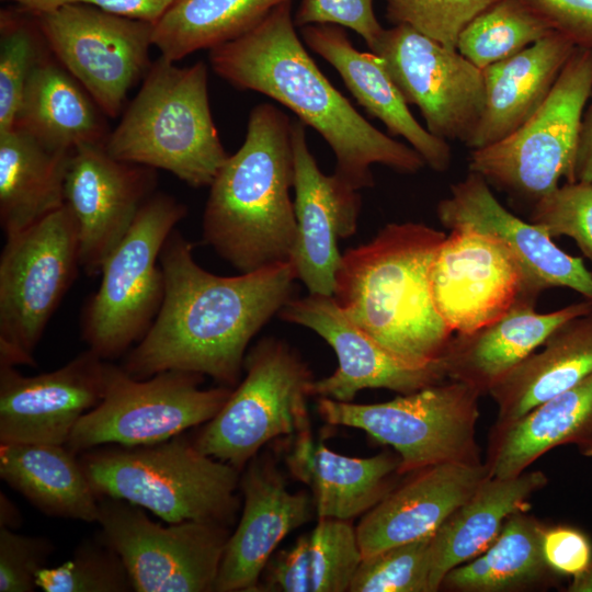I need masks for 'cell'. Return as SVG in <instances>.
Instances as JSON below:
<instances>
[{
    "label": "cell",
    "mask_w": 592,
    "mask_h": 592,
    "mask_svg": "<svg viewBox=\"0 0 592 592\" xmlns=\"http://www.w3.org/2000/svg\"><path fill=\"white\" fill-rule=\"evenodd\" d=\"M160 265L162 305L148 332L126 353L123 369L136 379L183 371L235 386L250 341L292 298L297 280L292 261L215 275L195 262L193 244L174 229Z\"/></svg>",
    "instance_id": "6da1fadb"
},
{
    "label": "cell",
    "mask_w": 592,
    "mask_h": 592,
    "mask_svg": "<svg viewBox=\"0 0 592 592\" xmlns=\"http://www.w3.org/2000/svg\"><path fill=\"white\" fill-rule=\"evenodd\" d=\"M295 25L292 2L280 4L244 35L210 49L212 69L237 89L275 100L314 128L335 156L334 174L354 190L374 185L371 167L376 163L419 172L423 158L355 110L320 71Z\"/></svg>",
    "instance_id": "7a4b0ae2"
},
{
    "label": "cell",
    "mask_w": 592,
    "mask_h": 592,
    "mask_svg": "<svg viewBox=\"0 0 592 592\" xmlns=\"http://www.w3.org/2000/svg\"><path fill=\"white\" fill-rule=\"evenodd\" d=\"M446 234L422 223H391L367 243L346 250L333 299L361 330L413 362L441 358L454 333L440 316L431 267Z\"/></svg>",
    "instance_id": "3957f363"
},
{
    "label": "cell",
    "mask_w": 592,
    "mask_h": 592,
    "mask_svg": "<svg viewBox=\"0 0 592 592\" xmlns=\"http://www.w3.org/2000/svg\"><path fill=\"white\" fill-rule=\"evenodd\" d=\"M292 123L271 103L255 105L243 144L209 185L203 240L241 273L291 259L297 229Z\"/></svg>",
    "instance_id": "277c9868"
},
{
    "label": "cell",
    "mask_w": 592,
    "mask_h": 592,
    "mask_svg": "<svg viewBox=\"0 0 592 592\" xmlns=\"http://www.w3.org/2000/svg\"><path fill=\"white\" fill-rule=\"evenodd\" d=\"M105 149L118 160L166 170L192 187L209 186L229 155L210 112L207 65L156 59Z\"/></svg>",
    "instance_id": "5b68a950"
},
{
    "label": "cell",
    "mask_w": 592,
    "mask_h": 592,
    "mask_svg": "<svg viewBox=\"0 0 592 592\" xmlns=\"http://www.w3.org/2000/svg\"><path fill=\"white\" fill-rule=\"evenodd\" d=\"M96 496L121 499L167 523L229 525L238 510L240 470L180 435L139 446L103 445L80 454Z\"/></svg>",
    "instance_id": "8992f818"
},
{
    "label": "cell",
    "mask_w": 592,
    "mask_h": 592,
    "mask_svg": "<svg viewBox=\"0 0 592 592\" xmlns=\"http://www.w3.org/2000/svg\"><path fill=\"white\" fill-rule=\"evenodd\" d=\"M186 212L173 196L155 192L104 261L99 289L81 317L83 341L103 360L127 353L153 323L166 289L160 253Z\"/></svg>",
    "instance_id": "52a82bcc"
},
{
    "label": "cell",
    "mask_w": 592,
    "mask_h": 592,
    "mask_svg": "<svg viewBox=\"0 0 592 592\" xmlns=\"http://www.w3.org/2000/svg\"><path fill=\"white\" fill-rule=\"evenodd\" d=\"M480 396L469 385L448 379L377 403L320 397L317 409L326 423L362 430L394 447L401 475L445 463L480 464Z\"/></svg>",
    "instance_id": "ba28073f"
},
{
    "label": "cell",
    "mask_w": 592,
    "mask_h": 592,
    "mask_svg": "<svg viewBox=\"0 0 592 592\" xmlns=\"http://www.w3.org/2000/svg\"><path fill=\"white\" fill-rule=\"evenodd\" d=\"M592 92V48L576 47L542 106L503 139L474 149L468 169L490 186L535 204L573 182L581 118Z\"/></svg>",
    "instance_id": "9c48e42d"
},
{
    "label": "cell",
    "mask_w": 592,
    "mask_h": 592,
    "mask_svg": "<svg viewBox=\"0 0 592 592\" xmlns=\"http://www.w3.org/2000/svg\"><path fill=\"white\" fill-rule=\"evenodd\" d=\"M246 376L194 445L240 471L270 441L310 428L312 375L285 341L264 338L246 354Z\"/></svg>",
    "instance_id": "30bf717a"
},
{
    "label": "cell",
    "mask_w": 592,
    "mask_h": 592,
    "mask_svg": "<svg viewBox=\"0 0 592 592\" xmlns=\"http://www.w3.org/2000/svg\"><path fill=\"white\" fill-rule=\"evenodd\" d=\"M80 267L67 204L5 238L0 257V364L34 365V351Z\"/></svg>",
    "instance_id": "8fae6325"
},
{
    "label": "cell",
    "mask_w": 592,
    "mask_h": 592,
    "mask_svg": "<svg viewBox=\"0 0 592 592\" xmlns=\"http://www.w3.org/2000/svg\"><path fill=\"white\" fill-rule=\"evenodd\" d=\"M203 377L164 371L136 379L112 364L103 399L80 418L65 445L76 455L103 445H148L206 423L232 389L223 385L202 389Z\"/></svg>",
    "instance_id": "7c38bea8"
},
{
    "label": "cell",
    "mask_w": 592,
    "mask_h": 592,
    "mask_svg": "<svg viewBox=\"0 0 592 592\" xmlns=\"http://www.w3.org/2000/svg\"><path fill=\"white\" fill-rule=\"evenodd\" d=\"M100 537L122 558L136 592H210L228 526L184 521L162 526L130 502L99 498Z\"/></svg>",
    "instance_id": "4fadbf2b"
},
{
    "label": "cell",
    "mask_w": 592,
    "mask_h": 592,
    "mask_svg": "<svg viewBox=\"0 0 592 592\" xmlns=\"http://www.w3.org/2000/svg\"><path fill=\"white\" fill-rule=\"evenodd\" d=\"M35 14L53 56L115 118L152 64L155 25L80 2Z\"/></svg>",
    "instance_id": "5bb4252c"
},
{
    "label": "cell",
    "mask_w": 592,
    "mask_h": 592,
    "mask_svg": "<svg viewBox=\"0 0 592 592\" xmlns=\"http://www.w3.org/2000/svg\"><path fill=\"white\" fill-rule=\"evenodd\" d=\"M369 49L384 60L406 103L419 107L431 134L468 143L485 105L482 69L406 24L384 29Z\"/></svg>",
    "instance_id": "9a60e30c"
},
{
    "label": "cell",
    "mask_w": 592,
    "mask_h": 592,
    "mask_svg": "<svg viewBox=\"0 0 592 592\" xmlns=\"http://www.w3.org/2000/svg\"><path fill=\"white\" fill-rule=\"evenodd\" d=\"M431 291L453 333H467L535 304L542 294L498 239L478 230H449L434 257Z\"/></svg>",
    "instance_id": "2e32d148"
},
{
    "label": "cell",
    "mask_w": 592,
    "mask_h": 592,
    "mask_svg": "<svg viewBox=\"0 0 592 592\" xmlns=\"http://www.w3.org/2000/svg\"><path fill=\"white\" fill-rule=\"evenodd\" d=\"M278 315L284 321L316 332L337 355V369L330 376L312 380L311 396L350 402L367 388L407 395L447 379L443 357L413 363L396 355L356 327L332 296L292 297Z\"/></svg>",
    "instance_id": "e0dca14e"
},
{
    "label": "cell",
    "mask_w": 592,
    "mask_h": 592,
    "mask_svg": "<svg viewBox=\"0 0 592 592\" xmlns=\"http://www.w3.org/2000/svg\"><path fill=\"white\" fill-rule=\"evenodd\" d=\"M156 169L118 160L105 144L77 147L65 178V204L78 226L80 267L94 276L155 193Z\"/></svg>",
    "instance_id": "ac0fdd59"
},
{
    "label": "cell",
    "mask_w": 592,
    "mask_h": 592,
    "mask_svg": "<svg viewBox=\"0 0 592 592\" xmlns=\"http://www.w3.org/2000/svg\"><path fill=\"white\" fill-rule=\"evenodd\" d=\"M111 368L89 349L35 376L0 364V442L65 445L80 418L103 399Z\"/></svg>",
    "instance_id": "d6986e66"
},
{
    "label": "cell",
    "mask_w": 592,
    "mask_h": 592,
    "mask_svg": "<svg viewBox=\"0 0 592 592\" xmlns=\"http://www.w3.org/2000/svg\"><path fill=\"white\" fill-rule=\"evenodd\" d=\"M292 141L297 229L289 260L309 294L332 296L342 258L338 240L356 231L361 195L334 173L319 169L299 119L292 123Z\"/></svg>",
    "instance_id": "ffe728a7"
},
{
    "label": "cell",
    "mask_w": 592,
    "mask_h": 592,
    "mask_svg": "<svg viewBox=\"0 0 592 592\" xmlns=\"http://www.w3.org/2000/svg\"><path fill=\"white\" fill-rule=\"evenodd\" d=\"M243 508L229 535L219 566L216 592H253L277 545L306 524L315 511L305 491L292 492L267 456H254L240 475Z\"/></svg>",
    "instance_id": "44dd1931"
},
{
    "label": "cell",
    "mask_w": 592,
    "mask_h": 592,
    "mask_svg": "<svg viewBox=\"0 0 592 592\" xmlns=\"http://www.w3.org/2000/svg\"><path fill=\"white\" fill-rule=\"evenodd\" d=\"M436 214L449 230L467 227L498 239L540 293L569 288L592 301V274L582 258L568 254L545 230L508 210L481 175L469 171L454 183L449 196L437 204Z\"/></svg>",
    "instance_id": "7402d4cb"
},
{
    "label": "cell",
    "mask_w": 592,
    "mask_h": 592,
    "mask_svg": "<svg viewBox=\"0 0 592 592\" xmlns=\"http://www.w3.org/2000/svg\"><path fill=\"white\" fill-rule=\"evenodd\" d=\"M489 477L485 463H445L415 471L355 526L363 558L432 536Z\"/></svg>",
    "instance_id": "603a6c76"
},
{
    "label": "cell",
    "mask_w": 592,
    "mask_h": 592,
    "mask_svg": "<svg viewBox=\"0 0 592 592\" xmlns=\"http://www.w3.org/2000/svg\"><path fill=\"white\" fill-rule=\"evenodd\" d=\"M300 34L304 43L339 72L357 103L379 119L391 136L405 138L432 170L445 172L449 168V145L414 118L379 56L357 50L338 25H306Z\"/></svg>",
    "instance_id": "cb8c5ba5"
},
{
    "label": "cell",
    "mask_w": 592,
    "mask_h": 592,
    "mask_svg": "<svg viewBox=\"0 0 592 592\" xmlns=\"http://www.w3.org/2000/svg\"><path fill=\"white\" fill-rule=\"evenodd\" d=\"M576 47L565 35L551 31L522 52L482 69L483 111L465 146L474 150L492 145L531 118Z\"/></svg>",
    "instance_id": "d4e9b609"
},
{
    "label": "cell",
    "mask_w": 592,
    "mask_h": 592,
    "mask_svg": "<svg viewBox=\"0 0 592 592\" xmlns=\"http://www.w3.org/2000/svg\"><path fill=\"white\" fill-rule=\"evenodd\" d=\"M592 311L583 299L549 312L535 304L513 308L500 319L467 333H454L442 356L447 379L462 382L480 395L538 349L567 320Z\"/></svg>",
    "instance_id": "484cf974"
},
{
    "label": "cell",
    "mask_w": 592,
    "mask_h": 592,
    "mask_svg": "<svg viewBox=\"0 0 592 592\" xmlns=\"http://www.w3.org/2000/svg\"><path fill=\"white\" fill-rule=\"evenodd\" d=\"M294 439L286 464L293 477L310 488L318 519L353 520L365 514L392 489V476L399 475L398 455H342L315 442L310 428Z\"/></svg>",
    "instance_id": "4316f807"
},
{
    "label": "cell",
    "mask_w": 592,
    "mask_h": 592,
    "mask_svg": "<svg viewBox=\"0 0 592 592\" xmlns=\"http://www.w3.org/2000/svg\"><path fill=\"white\" fill-rule=\"evenodd\" d=\"M561 445L592 458V373L513 423L493 426L485 465L491 478L515 477Z\"/></svg>",
    "instance_id": "83f0119b"
},
{
    "label": "cell",
    "mask_w": 592,
    "mask_h": 592,
    "mask_svg": "<svg viewBox=\"0 0 592 592\" xmlns=\"http://www.w3.org/2000/svg\"><path fill=\"white\" fill-rule=\"evenodd\" d=\"M488 391L504 426L592 373V311L558 326L539 346Z\"/></svg>",
    "instance_id": "f1b7e54d"
},
{
    "label": "cell",
    "mask_w": 592,
    "mask_h": 592,
    "mask_svg": "<svg viewBox=\"0 0 592 592\" xmlns=\"http://www.w3.org/2000/svg\"><path fill=\"white\" fill-rule=\"evenodd\" d=\"M106 117L49 52L29 77L13 127L49 149L71 152L81 145L105 144L111 132Z\"/></svg>",
    "instance_id": "f546056e"
},
{
    "label": "cell",
    "mask_w": 592,
    "mask_h": 592,
    "mask_svg": "<svg viewBox=\"0 0 592 592\" xmlns=\"http://www.w3.org/2000/svg\"><path fill=\"white\" fill-rule=\"evenodd\" d=\"M547 481L540 470H525L511 478L486 479L432 535L431 592L441 589L453 568L483 553L510 515L527 511L530 498Z\"/></svg>",
    "instance_id": "4dcf8cb0"
},
{
    "label": "cell",
    "mask_w": 592,
    "mask_h": 592,
    "mask_svg": "<svg viewBox=\"0 0 592 592\" xmlns=\"http://www.w3.org/2000/svg\"><path fill=\"white\" fill-rule=\"evenodd\" d=\"M0 477L48 516L98 521L99 497L66 445L0 442Z\"/></svg>",
    "instance_id": "1f68e13d"
},
{
    "label": "cell",
    "mask_w": 592,
    "mask_h": 592,
    "mask_svg": "<svg viewBox=\"0 0 592 592\" xmlns=\"http://www.w3.org/2000/svg\"><path fill=\"white\" fill-rule=\"evenodd\" d=\"M71 152L49 149L14 127L0 134V226L4 238L65 205Z\"/></svg>",
    "instance_id": "d6a6232c"
},
{
    "label": "cell",
    "mask_w": 592,
    "mask_h": 592,
    "mask_svg": "<svg viewBox=\"0 0 592 592\" xmlns=\"http://www.w3.org/2000/svg\"><path fill=\"white\" fill-rule=\"evenodd\" d=\"M545 527L527 511L513 513L480 555L453 568L441 588L462 592L515 591L554 572L543 553Z\"/></svg>",
    "instance_id": "836d02e7"
},
{
    "label": "cell",
    "mask_w": 592,
    "mask_h": 592,
    "mask_svg": "<svg viewBox=\"0 0 592 592\" xmlns=\"http://www.w3.org/2000/svg\"><path fill=\"white\" fill-rule=\"evenodd\" d=\"M285 2L293 0H178L155 24L152 44L177 62L244 35Z\"/></svg>",
    "instance_id": "e575fe53"
},
{
    "label": "cell",
    "mask_w": 592,
    "mask_h": 592,
    "mask_svg": "<svg viewBox=\"0 0 592 592\" xmlns=\"http://www.w3.org/2000/svg\"><path fill=\"white\" fill-rule=\"evenodd\" d=\"M550 32L522 0H496L463 27L456 50L485 69L522 52Z\"/></svg>",
    "instance_id": "d590c367"
},
{
    "label": "cell",
    "mask_w": 592,
    "mask_h": 592,
    "mask_svg": "<svg viewBox=\"0 0 592 592\" xmlns=\"http://www.w3.org/2000/svg\"><path fill=\"white\" fill-rule=\"evenodd\" d=\"M50 50L36 14L22 8L0 13V134L13 128L33 69Z\"/></svg>",
    "instance_id": "8d00e7d4"
},
{
    "label": "cell",
    "mask_w": 592,
    "mask_h": 592,
    "mask_svg": "<svg viewBox=\"0 0 592 592\" xmlns=\"http://www.w3.org/2000/svg\"><path fill=\"white\" fill-rule=\"evenodd\" d=\"M36 584L45 592L133 591L122 558L100 536L82 542L61 565L39 570Z\"/></svg>",
    "instance_id": "74e56055"
},
{
    "label": "cell",
    "mask_w": 592,
    "mask_h": 592,
    "mask_svg": "<svg viewBox=\"0 0 592 592\" xmlns=\"http://www.w3.org/2000/svg\"><path fill=\"white\" fill-rule=\"evenodd\" d=\"M362 559L352 520L320 517L307 533L311 592L349 591Z\"/></svg>",
    "instance_id": "f35d334b"
},
{
    "label": "cell",
    "mask_w": 592,
    "mask_h": 592,
    "mask_svg": "<svg viewBox=\"0 0 592 592\" xmlns=\"http://www.w3.org/2000/svg\"><path fill=\"white\" fill-rule=\"evenodd\" d=\"M432 536L364 557L350 592H431Z\"/></svg>",
    "instance_id": "ab89813d"
},
{
    "label": "cell",
    "mask_w": 592,
    "mask_h": 592,
    "mask_svg": "<svg viewBox=\"0 0 592 592\" xmlns=\"http://www.w3.org/2000/svg\"><path fill=\"white\" fill-rule=\"evenodd\" d=\"M528 221L551 238H571L591 264L592 183L566 182L532 205Z\"/></svg>",
    "instance_id": "60d3db41"
},
{
    "label": "cell",
    "mask_w": 592,
    "mask_h": 592,
    "mask_svg": "<svg viewBox=\"0 0 592 592\" xmlns=\"http://www.w3.org/2000/svg\"><path fill=\"white\" fill-rule=\"evenodd\" d=\"M496 0H386V16L456 49L463 27Z\"/></svg>",
    "instance_id": "b9f144b4"
},
{
    "label": "cell",
    "mask_w": 592,
    "mask_h": 592,
    "mask_svg": "<svg viewBox=\"0 0 592 592\" xmlns=\"http://www.w3.org/2000/svg\"><path fill=\"white\" fill-rule=\"evenodd\" d=\"M53 543L0 527V592H33L36 574L47 567Z\"/></svg>",
    "instance_id": "7bdbcfd3"
},
{
    "label": "cell",
    "mask_w": 592,
    "mask_h": 592,
    "mask_svg": "<svg viewBox=\"0 0 592 592\" xmlns=\"http://www.w3.org/2000/svg\"><path fill=\"white\" fill-rule=\"evenodd\" d=\"M374 0H300L294 16L296 25L333 24L357 33L368 48L384 27L378 22Z\"/></svg>",
    "instance_id": "ee69618b"
},
{
    "label": "cell",
    "mask_w": 592,
    "mask_h": 592,
    "mask_svg": "<svg viewBox=\"0 0 592 592\" xmlns=\"http://www.w3.org/2000/svg\"><path fill=\"white\" fill-rule=\"evenodd\" d=\"M542 544L545 560L554 572L573 579L584 573L592 563V544L576 527H545Z\"/></svg>",
    "instance_id": "f6af8a7d"
},
{
    "label": "cell",
    "mask_w": 592,
    "mask_h": 592,
    "mask_svg": "<svg viewBox=\"0 0 592 592\" xmlns=\"http://www.w3.org/2000/svg\"><path fill=\"white\" fill-rule=\"evenodd\" d=\"M551 31L592 48V0H522Z\"/></svg>",
    "instance_id": "bcb514c9"
},
{
    "label": "cell",
    "mask_w": 592,
    "mask_h": 592,
    "mask_svg": "<svg viewBox=\"0 0 592 592\" xmlns=\"http://www.w3.org/2000/svg\"><path fill=\"white\" fill-rule=\"evenodd\" d=\"M178 0H66L88 3L110 13L156 24Z\"/></svg>",
    "instance_id": "7dc6e473"
},
{
    "label": "cell",
    "mask_w": 592,
    "mask_h": 592,
    "mask_svg": "<svg viewBox=\"0 0 592 592\" xmlns=\"http://www.w3.org/2000/svg\"><path fill=\"white\" fill-rule=\"evenodd\" d=\"M590 103L583 112L573 162V182L592 183V92Z\"/></svg>",
    "instance_id": "c3c4849f"
},
{
    "label": "cell",
    "mask_w": 592,
    "mask_h": 592,
    "mask_svg": "<svg viewBox=\"0 0 592 592\" xmlns=\"http://www.w3.org/2000/svg\"><path fill=\"white\" fill-rule=\"evenodd\" d=\"M22 523V515L14 502L3 493L0 492V527L16 530Z\"/></svg>",
    "instance_id": "681fc988"
},
{
    "label": "cell",
    "mask_w": 592,
    "mask_h": 592,
    "mask_svg": "<svg viewBox=\"0 0 592 592\" xmlns=\"http://www.w3.org/2000/svg\"><path fill=\"white\" fill-rule=\"evenodd\" d=\"M15 2L19 7H22L33 13H42L54 10L62 4L66 0H8Z\"/></svg>",
    "instance_id": "f907efd6"
},
{
    "label": "cell",
    "mask_w": 592,
    "mask_h": 592,
    "mask_svg": "<svg viewBox=\"0 0 592 592\" xmlns=\"http://www.w3.org/2000/svg\"><path fill=\"white\" fill-rule=\"evenodd\" d=\"M569 591H592V563L581 576L573 578Z\"/></svg>",
    "instance_id": "816d5d0a"
}]
</instances>
